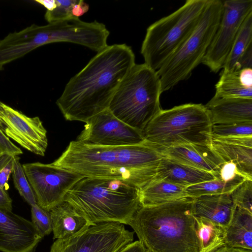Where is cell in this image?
I'll return each instance as SVG.
<instances>
[{"label": "cell", "instance_id": "cell-1", "mask_svg": "<svg viewBox=\"0 0 252 252\" xmlns=\"http://www.w3.org/2000/svg\"><path fill=\"white\" fill-rule=\"evenodd\" d=\"M135 55L126 44L108 45L65 86L56 104L68 121L86 122L108 108L119 86L135 65Z\"/></svg>", "mask_w": 252, "mask_h": 252}, {"label": "cell", "instance_id": "cell-2", "mask_svg": "<svg viewBox=\"0 0 252 252\" xmlns=\"http://www.w3.org/2000/svg\"><path fill=\"white\" fill-rule=\"evenodd\" d=\"M162 156L146 144L101 146L71 141L53 165L85 177L119 180L139 189L156 179Z\"/></svg>", "mask_w": 252, "mask_h": 252}, {"label": "cell", "instance_id": "cell-3", "mask_svg": "<svg viewBox=\"0 0 252 252\" xmlns=\"http://www.w3.org/2000/svg\"><path fill=\"white\" fill-rule=\"evenodd\" d=\"M193 198L141 206L130 222L146 252H199Z\"/></svg>", "mask_w": 252, "mask_h": 252}, {"label": "cell", "instance_id": "cell-4", "mask_svg": "<svg viewBox=\"0 0 252 252\" xmlns=\"http://www.w3.org/2000/svg\"><path fill=\"white\" fill-rule=\"evenodd\" d=\"M139 190L123 181L84 177L68 190L63 201L91 225L107 222L129 225L141 207Z\"/></svg>", "mask_w": 252, "mask_h": 252}, {"label": "cell", "instance_id": "cell-5", "mask_svg": "<svg viewBox=\"0 0 252 252\" xmlns=\"http://www.w3.org/2000/svg\"><path fill=\"white\" fill-rule=\"evenodd\" d=\"M160 81L144 63L135 64L122 82L108 109L117 118L140 131L160 111Z\"/></svg>", "mask_w": 252, "mask_h": 252}, {"label": "cell", "instance_id": "cell-6", "mask_svg": "<svg viewBox=\"0 0 252 252\" xmlns=\"http://www.w3.org/2000/svg\"><path fill=\"white\" fill-rule=\"evenodd\" d=\"M212 126L204 105L187 103L161 109L142 134L145 144L152 148L189 144L209 145Z\"/></svg>", "mask_w": 252, "mask_h": 252}, {"label": "cell", "instance_id": "cell-7", "mask_svg": "<svg viewBox=\"0 0 252 252\" xmlns=\"http://www.w3.org/2000/svg\"><path fill=\"white\" fill-rule=\"evenodd\" d=\"M208 0H187L177 10L150 25L141 48L145 64L158 70L196 27Z\"/></svg>", "mask_w": 252, "mask_h": 252}, {"label": "cell", "instance_id": "cell-8", "mask_svg": "<svg viewBox=\"0 0 252 252\" xmlns=\"http://www.w3.org/2000/svg\"><path fill=\"white\" fill-rule=\"evenodd\" d=\"M222 0H208L196 27L172 55L157 71L162 93L188 78L205 55L219 24Z\"/></svg>", "mask_w": 252, "mask_h": 252}, {"label": "cell", "instance_id": "cell-9", "mask_svg": "<svg viewBox=\"0 0 252 252\" xmlns=\"http://www.w3.org/2000/svg\"><path fill=\"white\" fill-rule=\"evenodd\" d=\"M134 233L122 223H96L71 237L57 239L50 252H120L133 242Z\"/></svg>", "mask_w": 252, "mask_h": 252}, {"label": "cell", "instance_id": "cell-10", "mask_svg": "<svg viewBox=\"0 0 252 252\" xmlns=\"http://www.w3.org/2000/svg\"><path fill=\"white\" fill-rule=\"evenodd\" d=\"M22 167L37 204L47 211L63 201L68 190L84 177L52 163L36 162L23 164Z\"/></svg>", "mask_w": 252, "mask_h": 252}, {"label": "cell", "instance_id": "cell-11", "mask_svg": "<svg viewBox=\"0 0 252 252\" xmlns=\"http://www.w3.org/2000/svg\"><path fill=\"white\" fill-rule=\"evenodd\" d=\"M252 12V0H222L219 24L201 62L212 72L223 68L242 23Z\"/></svg>", "mask_w": 252, "mask_h": 252}, {"label": "cell", "instance_id": "cell-12", "mask_svg": "<svg viewBox=\"0 0 252 252\" xmlns=\"http://www.w3.org/2000/svg\"><path fill=\"white\" fill-rule=\"evenodd\" d=\"M76 141L101 146H130L145 142L141 131L117 118L108 109L88 120Z\"/></svg>", "mask_w": 252, "mask_h": 252}, {"label": "cell", "instance_id": "cell-13", "mask_svg": "<svg viewBox=\"0 0 252 252\" xmlns=\"http://www.w3.org/2000/svg\"><path fill=\"white\" fill-rule=\"evenodd\" d=\"M0 128L24 149L44 156L48 146L47 131L39 117H29L0 101Z\"/></svg>", "mask_w": 252, "mask_h": 252}, {"label": "cell", "instance_id": "cell-14", "mask_svg": "<svg viewBox=\"0 0 252 252\" xmlns=\"http://www.w3.org/2000/svg\"><path fill=\"white\" fill-rule=\"evenodd\" d=\"M42 238L32 221L0 209V251L33 252Z\"/></svg>", "mask_w": 252, "mask_h": 252}, {"label": "cell", "instance_id": "cell-15", "mask_svg": "<svg viewBox=\"0 0 252 252\" xmlns=\"http://www.w3.org/2000/svg\"><path fill=\"white\" fill-rule=\"evenodd\" d=\"M162 157L207 171L218 178L223 161L209 145L189 144L169 147L153 148Z\"/></svg>", "mask_w": 252, "mask_h": 252}, {"label": "cell", "instance_id": "cell-16", "mask_svg": "<svg viewBox=\"0 0 252 252\" xmlns=\"http://www.w3.org/2000/svg\"><path fill=\"white\" fill-rule=\"evenodd\" d=\"M204 106L212 125L252 122V98L213 97Z\"/></svg>", "mask_w": 252, "mask_h": 252}, {"label": "cell", "instance_id": "cell-17", "mask_svg": "<svg viewBox=\"0 0 252 252\" xmlns=\"http://www.w3.org/2000/svg\"><path fill=\"white\" fill-rule=\"evenodd\" d=\"M193 207L194 217L208 219L223 228L229 224L236 208L227 194L194 198Z\"/></svg>", "mask_w": 252, "mask_h": 252}, {"label": "cell", "instance_id": "cell-18", "mask_svg": "<svg viewBox=\"0 0 252 252\" xmlns=\"http://www.w3.org/2000/svg\"><path fill=\"white\" fill-rule=\"evenodd\" d=\"M215 178L216 177L210 172L163 157L157 166L156 179L166 181L187 188Z\"/></svg>", "mask_w": 252, "mask_h": 252}, {"label": "cell", "instance_id": "cell-19", "mask_svg": "<svg viewBox=\"0 0 252 252\" xmlns=\"http://www.w3.org/2000/svg\"><path fill=\"white\" fill-rule=\"evenodd\" d=\"M49 212L54 239L71 237L91 225L65 201L54 207Z\"/></svg>", "mask_w": 252, "mask_h": 252}, {"label": "cell", "instance_id": "cell-20", "mask_svg": "<svg viewBox=\"0 0 252 252\" xmlns=\"http://www.w3.org/2000/svg\"><path fill=\"white\" fill-rule=\"evenodd\" d=\"M213 97L252 98V69H222Z\"/></svg>", "mask_w": 252, "mask_h": 252}, {"label": "cell", "instance_id": "cell-21", "mask_svg": "<svg viewBox=\"0 0 252 252\" xmlns=\"http://www.w3.org/2000/svg\"><path fill=\"white\" fill-rule=\"evenodd\" d=\"M141 206H157L189 197L186 188L162 180H154L139 190Z\"/></svg>", "mask_w": 252, "mask_h": 252}, {"label": "cell", "instance_id": "cell-22", "mask_svg": "<svg viewBox=\"0 0 252 252\" xmlns=\"http://www.w3.org/2000/svg\"><path fill=\"white\" fill-rule=\"evenodd\" d=\"M225 247L252 250V213L236 207L225 228Z\"/></svg>", "mask_w": 252, "mask_h": 252}, {"label": "cell", "instance_id": "cell-23", "mask_svg": "<svg viewBox=\"0 0 252 252\" xmlns=\"http://www.w3.org/2000/svg\"><path fill=\"white\" fill-rule=\"evenodd\" d=\"M223 161H232L246 180H252V148L211 139L209 145Z\"/></svg>", "mask_w": 252, "mask_h": 252}, {"label": "cell", "instance_id": "cell-24", "mask_svg": "<svg viewBox=\"0 0 252 252\" xmlns=\"http://www.w3.org/2000/svg\"><path fill=\"white\" fill-rule=\"evenodd\" d=\"M199 252H214L225 247V228L205 218L194 217Z\"/></svg>", "mask_w": 252, "mask_h": 252}, {"label": "cell", "instance_id": "cell-25", "mask_svg": "<svg viewBox=\"0 0 252 252\" xmlns=\"http://www.w3.org/2000/svg\"><path fill=\"white\" fill-rule=\"evenodd\" d=\"M252 47V12L247 16L242 23L222 69H233L245 53Z\"/></svg>", "mask_w": 252, "mask_h": 252}, {"label": "cell", "instance_id": "cell-26", "mask_svg": "<svg viewBox=\"0 0 252 252\" xmlns=\"http://www.w3.org/2000/svg\"><path fill=\"white\" fill-rule=\"evenodd\" d=\"M246 180L244 177L241 175L228 182H224L219 178H216L188 187L186 188V191L189 197L192 198L205 195L231 194Z\"/></svg>", "mask_w": 252, "mask_h": 252}, {"label": "cell", "instance_id": "cell-27", "mask_svg": "<svg viewBox=\"0 0 252 252\" xmlns=\"http://www.w3.org/2000/svg\"><path fill=\"white\" fill-rule=\"evenodd\" d=\"M19 160L20 157L16 156L12 173L14 184L21 196L32 206L37 203L35 195Z\"/></svg>", "mask_w": 252, "mask_h": 252}, {"label": "cell", "instance_id": "cell-28", "mask_svg": "<svg viewBox=\"0 0 252 252\" xmlns=\"http://www.w3.org/2000/svg\"><path fill=\"white\" fill-rule=\"evenodd\" d=\"M212 138L252 136V122L214 125Z\"/></svg>", "mask_w": 252, "mask_h": 252}, {"label": "cell", "instance_id": "cell-29", "mask_svg": "<svg viewBox=\"0 0 252 252\" xmlns=\"http://www.w3.org/2000/svg\"><path fill=\"white\" fill-rule=\"evenodd\" d=\"M236 207L252 213V180H246L231 193Z\"/></svg>", "mask_w": 252, "mask_h": 252}, {"label": "cell", "instance_id": "cell-30", "mask_svg": "<svg viewBox=\"0 0 252 252\" xmlns=\"http://www.w3.org/2000/svg\"><path fill=\"white\" fill-rule=\"evenodd\" d=\"M32 223L42 238L52 232V221L49 211L37 203L31 206Z\"/></svg>", "mask_w": 252, "mask_h": 252}, {"label": "cell", "instance_id": "cell-31", "mask_svg": "<svg viewBox=\"0 0 252 252\" xmlns=\"http://www.w3.org/2000/svg\"><path fill=\"white\" fill-rule=\"evenodd\" d=\"M56 0V6L52 10H46L44 17L48 23L71 19V10L79 0Z\"/></svg>", "mask_w": 252, "mask_h": 252}, {"label": "cell", "instance_id": "cell-32", "mask_svg": "<svg viewBox=\"0 0 252 252\" xmlns=\"http://www.w3.org/2000/svg\"><path fill=\"white\" fill-rule=\"evenodd\" d=\"M15 161V156L3 154L0 157V187L6 190L8 181L12 174Z\"/></svg>", "mask_w": 252, "mask_h": 252}, {"label": "cell", "instance_id": "cell-33", "mask_svg": "<svg viewBox=\"0 0 252 252\" xmlns=\"http://www.w3.org/2000/svg\"><path fill=\"white\" fill-rule=\"evenodd\" d=\"M240 175L243 176L239 171L236 165L232 161H227L221 165L218 178L223 181L228 182Z\"/></svg>", "mask_w": 252, "mask_h": 252}, {"label": "cell", "instance_id": "cell-34", "mask_svg": "<svg viewBox=\"0 0 252 252\" xmlns=\"http://www.w3.org/2000/svg\"><path fill=\"white\" fill-rule=\"evenodd\" d=\"M0 151L4 154L19 156L23 154L22 150L14 144L0 128Z\"/></svg>", "mask_w": 252, "mask_h": 252}, {"label": "cell", "instance_id": "cell-35", "mask_svg": "<svg viewBox=\"0 0 252 252\" xmlns=\"http://www.w3.org/2000/svg\"><path fill=\"white\" fill-rule=\"evenodd\" d=\"M212 139L224 143L252 148V136L231 137Z\"/></svg>", "mask_w": 252, "mask_h": 252}, {"label": "cell", "instance_id": "cell-36", "mask_svg": "<svg viewBox=\"0 0 252 252\" xmlns=\"http://www.w3.org/2000/svg\"><path fill=\"white\" fill-rule=\"evenodd\" d=\"M12 200L6 190L0 187V209L12 211Z\"/></svg>", "mask_w": 252, "mask_h": 252}, {"label": "cell", "instance_id": "cell-37", "mask_svg": "<svg viewBox=\"0 0 252 252\" xmlns=\"http://www.w3.org/2000/svg\"><path fill=\"white\" fill-rule=\"evenodd\" d=\"M89 9V5L83 0H79L75 4L71 10V14L73 17L78 18L86 13Z\"/></svg>", "mask_w": 252, "mask_h": 252}, {"label": "cell", "instance_id": "cell-38", "mask_svg": "<svg viewBox=\"0 0 252 252\" xmlns=\"http://www.w3.org/2000/svg\"><path fill=\"white\" fill-rule=\"evenodd\" d=\"M120 252H146L141 242L138 240L134 241Z\"/></svg>", "mask_w": 252, "mask_h": 252}, {"label": "cell", "instance_id": "cell-39", "mask_svg": "<svg viewBox=\"0 0 252 252\" xmlns=\"http://www.w3.org/2000/svg\"><path fill=\"white\" fill-rule=\"evenodd\" d=\"M214 252H252V250L223 247Z\"/></svg>", "mask_w": 252, "mask_h": 252}, {"label": "cell", "instance_id": "cell-40", "mask_svg": "<svg viewBox=\"0 0 252 252\" xmlns=\"http://www.w3.org/2000/svg\"><path fill=\"white\" fill-rule=\"evenodd\" d=\"M42 5H43L47 10H52L54 9L56 6V0H38L36 1Z\"/></svg>", "mask_w": 252, "mask_h": 252}, {"label": "cell", "instance_id": "cell-41", "mask_svg": "<svg viewBox=\"0 0 252 252\" xmlns=\"http://www.w3.org/2000/svg\"><path fill=\"white\" fill-rule=\"evenodd\" d=\"M4 154L2 153L0 151V157L2 155H3Z\"/></svg>", "mask_w": 252, "mask_h": 252}]
</instances>
